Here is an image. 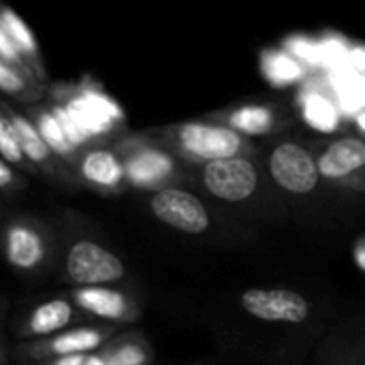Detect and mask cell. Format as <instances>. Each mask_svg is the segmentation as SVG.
Listing matches in <instances>:
<instances>
[{
	"mask_svg": "<svg viewBox=\"0 0 365 365\" xmlns=\"http://www.w3.org/2000/svg\"><path fill=\"white\" fill-rule=\"evenodd\" d=\"M319 175L325 180H342L365 167V141L357 137H342L334 141L317 158Z\"/></svg>",
	"mask_w": 365,
	"mask_h": 365,
	"instance_id": "ba28073f",
	"label": "cell"
},
{
	"mask_svg": "<svg viewBox=\"0 0 365 365\" xmlns=\"http://www.w3.org/2000/svg\"><path fill=\"white\" fill-rule=\"evenodd\" d=\"M145 353L137 344H122L107 353V365H143Z\"/></svg>",
	"mask_w": 365,
	"mask_h": 365,
	"instance_id": "7402d4cb",
	"label": "cell"
},
{
	"mask_svg": "<svg viewBox=\"0 0 365 365\" xmlns=\"http://www.w3.org/2000/svg\"><path fill=\"white\" fill-rule=\"evenodd\" d=\"M4 113H6L15 135H17L24 158L30 160L32 165H47L49 158H51V152H49L47 143L43 141V137H41L38 128L34 126V122L28 120L26 115H21L15 109H6Z\"/></svg>",
	"mask_w": 365,
	"mask_h": 365,
	"instance_id": "4fadbf2b",
	"label": "cell"
},
{
	"mask_svg": "<svg viewBox=\"0 0 365 365\" xmlns=\"http://www.w3.org/2000/svg\"><path fill=\"white\" fill-rule=\"evenodd\" d=\"M353 64H355L359 71H364L365 73V49H357V51L353 53Z\"/></svg>",
	"mask_w": 365,
	"mask_h": 365,
	"instance_id": "4316f807",
	"label": "cell"
},
{
	"mask_svg": "<svg viewBox=\"0 0 365 365\" xmlns=\"http://www.w3.org/2000/svg\"><path fill=\"white\" fill-rule=\"evenodd\" d=\"M4 252L11 267L19 272H32L45 261L47 244L32 225L13 222L4 237Z\"/></svg>",
	"mask_w": 365,
	"mask_h": 365,
	"instance_id": "52a82bcc",
	"label": "cell"
},
{
	"mask_svg": "<svg viewBox=\"0 0 365 365\" xmlns=\"http://www.w3.org/2000/svg\"><path fill=\"white\" fill-rule=\"evenodd\" d=\"M340 94L346 107L355 109V107H365V79L353 77V79H344L340 83Z\"/></svg>",
	"mask_w": 365,
	"mask_h": 365,
	"instance_id": "603a6c76",
	"label": "cell"
},
{
	"mask_svg": "<svg viewBox=\"0 0 365 365\" xmlns=\"http://www.w3.org/2000/svg\"><path fill=\"white\" fill-rule=\"evenodd\" d=\"M47 365H107V355H96V353H88V355H68V357L51 359Z\"/></svg>",
	"mask_w": 365,
	"mask_h": 365,
	"instance_id": "d4e9b609",
	"label": "cell"
},
{
	"mask_svg": "<svg viewBox=\"0 0 365 365\" xmlns=\"http://www.w3.org/2000/svg\"><path fill=\"white\" fill-rule=\"evenodd\" d=\"M359 128H361V130H365V111L361 113V115H359Z\"/></svg>",
	"mask_w": 365,
	"mask_h": 365,
	"instance_id": "83f0119b",
	"label": "cell"
},
{
	"mask_svg": "<svg viewBox=\"0 0 365 365\" xmlns=\"http://www.w3.org/2000/svg\"><path fill=\"white\" fill-rule=\"evenodd\" d=\"M124 171L133 184L152 186L171 171V163L167 156L158 152H137L124 163Z\"/></svg>",
	"mask_w": 365,
	"mask_h": 365,
	"instance_id": "5bb4252c",
	"label": "cell"
},
{
	"mask_svg": "<svg viewBox=\"0 0 365 365\" xmlns=\"http://www.w3.org/2000/svg\"><path fill=\"white\" fill-rule=\"evenodd\" d=\"M272 180L291 195H308L319 186L317 158L299 143L284 141L269 154Z\"/></svg>",
	"mask_w": 365,
	"mask_h": 365,
	"instance_id": "277c9868",
	"label": "cell"
},
{
	"mask_svg": "<svg viewBox=\"0 0 365 365\" xmlns=\"http://www.w3.org/2000/svg\"><path fill=\"white\" fill-rule=\"evenodd\" d=\"M231 126L248 133V135H261L272 126V113L265 107H242L229 118Z\"/></svg>",
	"mask_w": 365,
	"mask_h": 365,
	"instance_id": "ac0fdd59",
	"label": "cell"
},
{
	"mask_svg": "<svg viewBox=\"0 0 365 365\" xmlns=\"http://www.w3.org/2000/svg\"><path fill=\"white\" fill-rule=\"evenodd\" d=\"M79 175L90 186L113 190V188L122 186L126 171H124V163L120 160V156L115 152L105 150V148H94L81 156Z\"/></svg>",
	"mask_w": 365,
	"mask_h": 365,
	"instance_id": "9c48e42d",
	"label": "cell"
},
{
	"mask_svg": "<svg viewBox=\"0 0 365 365\" xmlns=\"http://www.w3.org/2000/svg\"><path fill=\"white\" fill-rule=\"evenodd\" d=\"M64 269L77 289L107 287L126 274L122 259L92 240H79L68 248Z\"/></svg>",
	"mask_w": 365,
	"mask_h": 365,
	"instance_id": "6da1fadb",
	"label": "cell"
},
{
	"mask_svg": "<svg viewBox=\"0 0 365 365\" xmlns=\"http://www.w3.org/2000/svg\"><path fill=\"white\" fill-rule=\"evenodd\" d=\"M0 60L15 66V68H19V71H24V73H28V75H32L30 64L24 60V56L17 51V47L11 43V38L6 36V32L2 28H0Z\"/></svg>",
	"mask_w": 365,
	"mask_h": 365,
	"instance_id": "cb8c5ba5",
	"label": "cell"
},
{
	"mask_svg": "<svg viewBox=\"0 0 365 365\" xmlns=\"http://www.w3.org/2000/svg\"><path fill=\"white\" fill-rule=\"evenodd\" d=\"M0 92L9 96H17V98L30 94V83H28L26 73L2 60H0Z\"/></svg>",
	"mask_w": 365,
	"mask_h": 365,
	"instance_id": "44dd1931",
	"label": "cell"
},
{
	"mask_svg": "<svg viewBox=\"0 0 365 365\" xmlns=\"http://www.w3.org/2000/svg\"><path fill=\"white\" fill-rule=\"evenodd\" d=\"M242 308L265 323L299 325L310 317L308 299L289 289H250L242 295Z\"/></svg>",
	"mask_w": 365,
	"mask_h": 365,
	"instance_id": "5b68a950",
	"label": "cell"
},
{
	"mask_svg": "<svg viewBox=\"0 0 365 365\" xmlns=\"http://www.w3.org/2000/svg\"><path fill=\"white\" fill-rule=\"evenodd\" d=\"M0 28L6 32L11 43L17 47V51L24 56V60L30 64L32 60L38 62V43L32 34V30L26 26V21L11 9L0 6Z\"/></svg>",
	"mask_w": 365,
	"mask_h": 365,
	"instance_id": "9a60e30c",
	"label": "cell"
},
{
	"mask_svg": "<svg viewBox=\"0 0 365 365\" xmlns=\"http://www.w3.org/2000/svg\"><path fill=\"white\" fill-rule=\"evenodd\" d=\"M13 184H15V173H13V169H11L9 163H4V160L0 158V188H9V186H13Z\"/></svg>",
	"mask_w": 365,
	"mask_h": 365,
	"instance_id": "484cf974",
	"label": "cell"
},
{
	"mask_svg": "<svg viewBox=\"0 0 365 365\" xmlns=\"http://www.w3.org/2000/svg\"><path fill=\"white\" fill-rule=\"evenodd\" d=\"M201 180L210 195L227 203H242L259 188L257 167L242 156L205 163Z\"/></svg>",
	"mask_w": 365,
	"mask_h": 365,
	"instance_id": "7a4b0ae2",
	"label": "cell"
},
{
	"mask_svg": "<svg viewBox=\"0 0 365 365\" xmlns=\"http://www.w3.org/2000/svg\"><path fill=\"white\" fill-rule=\"evenodd\" d=\"M263 68H265L267 77L276 83H289L302 75L299 64L293 58H289L287 53H267L263 58Z\"/></svg>",
	"mask_w": 365,
	"mask_h": 365,
	"instance_id": "d6986e66",
	"label": "cell"
},
{
	"mask_svg": "<svg viewBox=\"0 0 365 365\" xmlns=\"http://www.w3.org/2000/svg\"><path fill=\"white\" fill-rule=\"evenodd\" d=\"M34 126L38 128L43 141L47 143L49 152L51 154H58V156H73L75 154V145L71 143V139L66 137L58 115L53 113V109H41L36 111V120H34Z\"/></svg>",
	"mask_w": 365,
	"mask_h": 365,
	"instance_id": "2e32d148",
	"label": "cell"
},
{
	"mask_svg": "<svg viewBox=\"0 0 365 365\" xmlns=\"http://www.w3.org/2000/svg\"><path fill=\"white\" fill-rule=\"evenodd\" d=\"M152 214L167 225L186 235H201L210 229L212 218L205 205L192 195L182 188H160L150 199Z\"/></svg>",
	"mask_w": 365,
	"mask_h": 365,
	"instance_id": "3957f363",
	"label": "cell"
},
{
	"mask_svg": "<svg viewBox=\"0 0 365 365\" xmlns=\"http://www.w3.org/2000/svg\"><path fill=\"white\" fill-rule=\"evenodd\" d=\"M73 299L79 310L103 319V321H122L130 306L124 293L111 287H90V289H75Z\"/></svg>",
	"mask_w": 365,
	"mask_h": 365,
	"instance_id": "30bf717a",
	"label": "cell"
},
{
	"mask_svg": "<svg viewBox=\"0 0 365 365\" xmlns=\"http://www.w3.org/2000/svg\"><path fill=\"white\" fill-rule=\"evenodd\" d=\"M0 158L9 165H21L26 158L21 154L17 135L6 118V113L0 111Z\"/></svg>",
	"mask_w": 365,
	"mask_h": 365,
	"instance_id": "ffe728a7",
	"label": "cell"
},
{
	"mask_svg": "<svg viewBox=\"0 0 365 365\" xmlns=\"http://www.w3.org/2000/svg\"><path fill=\"white\" fill-rule=\"evenodd\" d=\"M304 115H306L308 124H312L314 128L325 130V133L334 130V128L338 126V120H340L336 105L329 103V101H327L325 96H321V94H310V96L306 98Z\"/></svg>",
	"mask_w": 365,
	"mask_h": 365,
	"instance_id": "e0dca14e",
	"label": "cell"
},
{
	"mask_svg": "<svg viewBox=\"0 0 365 365\" xmlns=\"http://www.w3.org/2000/svg\"><path fill=\"white\" fill-rule=\"evenodd\" d=\"M105 342V334L96 327H75L45 340L38 349L43 357H68V355H88L94 353Z\"/></svg>",
	"mask_w": 365,
	"mask_h": 365,
	"instance_id": "8fae6325",
	"label": "cell"
},
{
	"mask_svg": "<svg viewBox=\"0 0 365 365\" xmlns=\"http://www.w3.org/2000/svg\"><path fill=\"white\" fill-rule=\"evenodd\" d=\"M75 317V308L68 299L64 297H56V299H49V302H43L38 304L30 317H28V331L32 336H38V338H51V336H58L62 331H66V327L71 325Z\"/></svg>",
	"mask_w": 365,
	"mask_h": 365,
	"instance_id": "7c38bea8",
	"label": "cell"
},
{
	"mask_svg": "<svg viewBox=\"0 0 365 365\" xmlns=\"http://www.w3.org/2000/svg\"><path fill=\"white\" fill-rule=\"evenodd\" d=\"M175 139L186 154L203 158L205 163L235 158L244 148V141L237 130L199 122L180 126Z\"/></svg>",
	"mask_w": 365,
	"mask_h": 365,
	"instance_id": "8992f818",
	"label": "cell"
}]
</instances>
